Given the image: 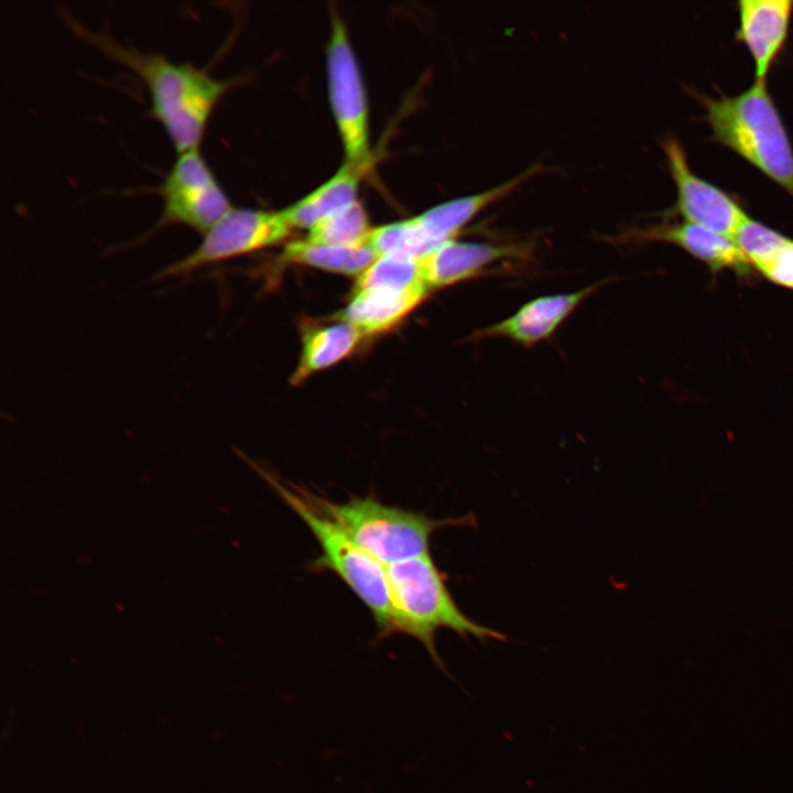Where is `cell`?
<instances>
[{
  "label": "cell",
  "instance_id": "cell-17",
  "mask_svg": "<svg viewBox=\"0 0 793 793\" xmlns=\"http://www.w3.org/2000/svg\"><path fill=\"white\" fill-rule=\"evenodd\" d=\"M366 171L345 162L329 180L281 210V214L292 229H311L325 217L357 200L359 184Z\"/></svg>",
  "mask_w": 793,
  "mask_h": 793
},
{
  "label": "cell",
  "instance_id": "cell-14",
  "mask_svg": "<svg viewBox=\"0 0 793 793\" xmlns=\"http://www.w3.org/2000/svg\"><path fill=\"white\" fill-rule=\"evenodd\" d=\"M542 169L543 166L535 164L500 185L438 204L415 216L414 219L428 239L439 247L455 240L481 210L507 197L521 184L539 174Z\"/></svg>",
  "mask_w": 793,
  "mask_h": 793
},
{
  "label": "cell",
  "instance_id": "cell-5",
  "mask_svg": "<svg viewBox=\"0 0 793 793\" xmlns=\"http://www.w3.org/2000/svg\"><path fill=\"white\" fill-rule=\"evenodd\" d=\"M309 499L337 521L349 536L384 565L430 553L434 532L448 526H475L476 518L433 519L421 512L382 503L372 496L335 503L307 490Z\"/></svg>",
  "mask_w": 793,
  "mask_h": 793
},
{
  "label": "cell",
  "instance_id": "cell-10",
  "mask_svg": "<svg viewBox=\"0 0 793 793\" xmlns=\"http://www.w3.org/2000/svg\"><path fill=\"white\" fill-rule=\"evenodd\" d=\"M528 242L489 243L448 241L420 258L422 279L434 291L484 274L491 265L531 256Z\"/></svg>",
  "mask_w": 793,
  "mask_h": 793
},
{
  "label": "cell",
  "instance_id": "cell-4",
  "mask_svg": "<svg viewBox=\"0 0 793 793\" xmlns=\"http://www.w3.org/2000/svg\"><path fill=\"white\" fill-rule=\"evenodd\" d=\"M704 105L714 139L793 197V148L767 82L732 97H706Z\"/></svg>",
  "mask_w": 793,
  "mask_h": 793
},
{
  "label": "cell",
  "instance_id": "cell-11",
  "mask_svg": "<svg viewBox=\"0 0 793 793\" xmlns=\"http://www.w3.org/2000/svg\"><path fill=\"white\" fill-rule=\"evenodd\" d=\"M615 240L674 245L703 262L713 273L730 270L743 275L752 269L735 239L686 221L628 230Z\"/></svg>",
  "mask_w": 793,
  "mask_h": 793
},
{
  "label": "cell",
  "instance_id": "cell-13",
  "mask_svg": "<svg viewBox=\"0 0 793 793\" xmlns=\"http://www.w3.org/2000/svg\"><path fill=\"white\" fill-rule=\"evenodd\" d=\"M738 13L737 39L752 57L754 80L767 82L768 73L787 37L793 1L741 0Z\"/></svg>",
  "mask_w": 793,
  "mask_h": 793
},
{
  "label": "cell",
  "instance_id": "cell-15",
  "mask_svg": "<svg viewBox=\"0 0 793 793\" xmlns=\"http://www.w3.org/2000/svg\"><path fill=\"white\" fill-rule=\"evenodd\" d=\"M735 241L760 275L793 291V239L749 218Z\"/></svg>",
  "mask_w": 793,
  "mask_h": 793
},
{
  "label": "cell",
  "instance_id": "cell-16",
  "mask_svg": "<svg viewBox=\"0 0 793 793\" xmlns=\"http://www.w3.org/2000/svg\"><path fill=\"white\" fill-rule=\"evenodd\" d=\"M427 291L399 292L384 289L356 290L341 319L362 335L388 330L402 321L427 295Z\"/></svg>",
  "mask_w": 793,
  "mask_h": 793
},
{
  "label": "cell",
  "instance_id": "cell-6",
  "mask_svg": "<svg viewBox=\"0 0 793 793\" xmlns=\"http://www.w3.org/2000/svg\"><path fill=\"white\" fill-rule=\"evenodd\" d=\"M330 106L346 162L369 169V112L363 80L343 20L333 14L327 47Z\"/></svg>",
  "mask_w": 793,
  "mask_h": 793
},
{
  "label": "cell",
  "instance_id": "cell-7",
  "mask_svg": "<svg viewBox=\"0 0 793 793\" xmlns=\"http://www.w3.org/2000/svg\"><path fill=\"white\" fill-rule=\"evenodd\" d=\"M291 230L281 211L231 208L203 236L193 252L163 269L157 278L187 275L203 267L278 245Z\"/></svg>",
  "mask_w": 793,
  "mask_h": 793
},
{
  "label": "cell",
  "instance_id": "cell-1",
  "mask_svg": "<svg viewBox=\"0 0 793 793\" xmlns=\"http://www.w3.org/2000/svg\"><path fill=\"white\" fill-rule=\"evenodd\" d=\"M76 33L112 61L133 70L145 84L151 115L164 128L177 154L198 149L208 119L229 87L189 64H175L160 54L142 53L107 34L73 25Z\"/></svg>",
  "mask_w": 793,
  "mask_h": 793
},
{
  "label": "cell",
  "instance_id": "cell-3",
  "mask_svg": "<svg viewBox=\"0 0 793 793\" xmlns=\"http://www.w3.org/2000/svg\"><path fill=\"white\" fill-rule=\"evenodd\" d=\"M385 572L395 633L417 639L435 666L447 676L450 675L435 644L437 630H452L463 639L507 640L503 633L474 621L460 610L430 553L385 565Z\"/></svg>",
  "mask_w": 793,
  "mask_h": 793
},
{
  "label": "cell",
  "instance_id": "cell-18",
  "mask_svg": "<svg viewBox=\"0 0 793 793\" xmlns=\"http://www.w3.org/2000/svg\"><path fill=\"white\" fill-rule=\"evenodd\" d=\"M362 334L351 324L319 326L305 333L298 366L292 381L301 383L312 373L346 358L358 345Z\"/></svg>",
  "mask_w": 793,
  "mask_h": 793
},
{
  "label": "cell",
  "instance_id": "cell-19",
  "mask_svg": "<svg viewBox=\"0 0 793 793\" xmlns=\"http://www.w3.org/2000/svg\"><path fill=\"white\" fill-rule=\"evenodd\" d=\"M377 258L367 242L356 246H330L296 240L286 245L282 260L290 263L354 275L361 274Z\"/></svg>",
  "mask_w": 793,
  "mask_h": 793
},
{
  "label": "cell",
  "instance_id": "cell-9",
  "mask_svg": "<svg viewBox=\"0 0 793 793\" xmlns=\"http://www.w3.org/2000/svg\"><path fill=\"white\" fill-rule=\"evenodd\" d=\"M663 150L676 187L675 211L683 221L735 239L750 217L726 192L691 170L677 140L667 139Z\"/></svg>",
  "mask_w": 793,
  "mask_h": 793
},
{
  "label": "cell",
  "instance_id": "cell-22",
  "mask_svg": "<svg viewBox=\"0 0 793 793\" xmlns=\"http://www.w3.org/2000/svg\"><path fill=\"white\" fill-rule=\"evenodd\" d=\"M366 242L377 257L403 253L420 259L438 248L423 232L414 217L371 228Z\"/></svg>",
  "mask_w": 793,
  "mask_h": 793
},
{
  "label": "cell",
  "instance_id": "cell-20",
  "mask_svg": "<svg viewBox=\"0 0 793 793\" xmlns=\"http://www.w3.org/2000/svg\"><path fill=\"white\" fill-rule=\"evenodd\" d=\"M384 289L399 292L427 290L420 260L403 253H388L376 260L358 275L356 290Z\"/></svg>",
  "mask_w": 793,
  "mask_h": 793
},
{
  "label": "cell",
  "instance_id": "cell-12",
  "mask_svg": "<svg viewBox=\"0 0 793 793\" xmlns=\"http://www.w3.org/2000/svg\"><path fill=\"white\" fill-rule=\"evenodd\" d=\"M604 284H589L568 293L533 298L507 318L478 330L475 338L502 337L530 348L551 337L576 307Z\"/></svg>",
  "mask_w": 793,
  "mask_h": 793
},
{
  "label": "cell",
  "instance_id": "cell-21",
  "mask_svg": "<svg viewBox=\"0 0 793 793\" xmlns=\"http://www.w3.org/2000/svg\"><path fill=\"white\" fill-rule=\"evenodd\" d=\"M370 230L367 211L356 200L314 225L305 240L330 246H356L366 242Z\"/></svg>",
  "mask_w": 793,
  "mask_h": 793
},
{
  "label": "cell",
  "instance_id": "cell-2",
  "mask_svg": "<svg viewBox=\"0 0 793 793\" xmlns=\"http://www.w3.org/2000/svg\"><path fill=\"white\" fill-rule=\"evenodd\" d=\"M257 470L318 542L322 553L311 563V568L337 574L371 611L380 638L395 633L385 565L360 547L337 521L316 507L306 489L285 482L265 469L257 467Z\"/></svg>",
  "mask_w": 793,
  "mask_h": 793
},
{
  "label": "cell",
  "instance_id": "cell-8",
  "mask_svg": "<svg viewBox=\"0 0 793 793\" xmlns=\"http://www.w3.org/2000/svg\"><path fill=\"white\" fill-rule=\"evenodd\" d=\"M160 194L163 210L154 230L177 224L204 236L232 208L198 149L177 154Z\"/></svg>",
  "mask_w": 793,
  "mask_h": 793
}]
</instances>
